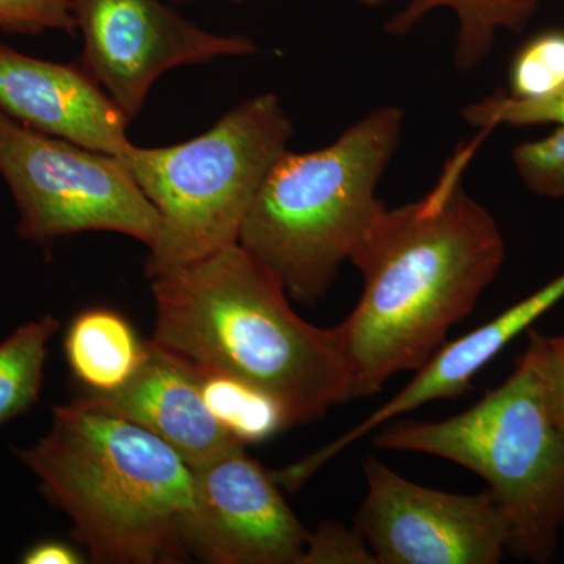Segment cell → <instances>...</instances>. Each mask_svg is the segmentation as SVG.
<instances>
[{"label":"cell","instance_id":"obj_3","mask_svg":"<svg viewBox=\"0 0 564 564\" xmlns=\"http://www.w3.org/2000/svg\"><path fill=\"white\" fill-rule=\"evenodd\" d=\"M17 454L43 496L68 514L93 562L176 564L191 556L195 475L161 437L79 397L55 406L50 433Z\"/></svg>","mask_w":564,"mask_h":564},{"label":"cell","instance_id":"obj_24","mask_svg":"<svg viewBox=\"0 0 564 564\" xmlns=\"http://www.w3.org/2000/svg\"><path fill=\"white\" fill-rule=\"evenodd\" d=\"M166 2L172 3V6H181V3H191L193 0H166ZM232 3H245L250 2V0H231Z\"/></svg>","mask_w":564,"mask_h":564},{"label":"cell","instance_id":"obj_18","mask_svg":"<svg viewBox=\"0 0 564 564\" xmlns=\"http://www.w3.org/2000/svg\"><path fill=\"white\" fill-rule=\"evenodd\" d=\"M463 120L486 132L497 126H564V88L538 99H518L507 91H497L481 101L464 107Z\"/></svg>","mask_w":564,"mask_h":564},{"label":"cell","instance_id":"obj_11","mask_svg":"<svg viewBox=\"0 0 564 564\" xmlns=\"http://www.w3.org/2000/svg\"><path fill=\"white\" fill-rule=\"evenodd\" d=\"M0 110L33 131L124 162L129 120L82 66L29 57L0 44Z\"/></svg>","mask_w":564,"mask_h":564},{"label":"cell","instance_id":"obj_21","mask_svg":"<svg viewBox=\"0 0 564 564\" xmlns=\"http://www.w3.org/2000/svg\"><path fill=\"white\" fill-rule=\"evenodd\" d=\"M0 31L20 35L77 32L70 0H0Z\"/></svg>","mask_w":564,"mask_h":564},{"label":"cell","instance_id":"obj_19","mask_svg":"<svg viewBox=\"0 0 564 564\" xmlns=\"http://www.w3.org/2000/svg\"><path fill=\"white\" fill-rule=\"evenodd\" d=\"M516 172L541 198H564V126L540 140L525 141L511 152Z\"/></svg>","mask_w":564,"mask_h":564},{"label":"cell","instance_id":"obj_1","mask_svg":"<svg viewBox=\"0 0 564 564\" xmlns=\"http://www.w3.org/2000/svg\"><path fill=\"white\" fill-rule=\"evenodd\" d=\"M473 152H456L423 198L384 207L351 256L361 299L337 325L351 399L372 397L397 373L422 369L502 269V231L462 185Z\"/></svg>","mask_w":564,"mask_h":564},{"label":"cell","instance_id":"obj_8","mask_svg":"<svg viewBox=\"0 0 564 564\" xmlns=\"http://www.w3.org/2000/svg\"><path fill=\"white\" fill-rule=\"evenodd\" d=\"M367 492L355 525L378 564H496L510 524L489 494L426 488L373 456L362 462Z\"/></svg>","mask_w":564,"mask_h":564},{"label":"cell","instance_id":"obj_4","mask_svg":"<svg viewBox=\"0 0 564 564\" xmlns=\"http://www.w3.org/2000/svg\"><path fill=\"white\" fill-rule=\"evenodd\" d=\"M400 107H378L322 150H285L262 182L239 245L291 299L321 302L386 204L378 185L402 139Z\"/></svg>","mask_w":564,"mask_h":564},{"label":"cell","instance_id":"obj_16","mask_svg":"<svg viewBox=\"0 0 564 564\" xmlns=\"http://www.w3.org/2000/svg\"><path fill=\"white\" fill-rule=\"evenodd\" d=\"M192 370L210 413L245 447L289 429L281 408L265 393L226 375Z\"/></svg>","mask_w":564,"mask_h":564},{"label":"cell","instance_id":"obj_23","mask_svg":"<svg viewBox=\"0 0 564 564\" xmlns=\"http://www.w3.org/2000/svg\"><path fill=\"white\" fill-rule=\"evenodd\" d=\"M21 562L24 564H80L85 563V560L73 545L47 540L29 547L22 555Z\"/></svg>","mask_w":564,"mask_h":564},{"label":"cell","instance_id":"obj_14","mask_svg":"<svg viewBox=\"0 0 564 564\" xmlns=\"http://www.w3.org/2000/svg\"><path fill=\"white\" fill-rule=\"evenodd\" d=\"M65 351L77 380L90 392L109 393L131 381L144 361L147 344L120 314L95 307L70 322Z\"/></svg>","mask_w":564,"mask_h":564},{"label":"cell","instance_id":"obj_15","mask_svg":"<svg viewBox=\"0 0 564 564\" xmlns=\"http://www.w3.org/2000/svg\"><path fill=\"white\" fill-rule=\"evenodd\" d=\"M61 328L52 315L21 325L0 343V426L39 402L50 343Z\"/></svg>","mask_w":564,"mask_h":564},{"label":"cell","instance_id":"obj_13","mask_svg":"<svg viewBox=\"0 0 564 564\" xmlns=\"http://www.w3.org/2000/svg\"><path fill=\"white\" fill-rule=\"evenodd\" d=\"M364 7L383 6L388 0H358ZM541 0H408L406 7L386 22L388 35H410L419 22L434 10H451L458 21L454 51L456 68L477 69L492 54L497 33L524 31L533 20Z\"/></svg>","mask_w":564,"mask_h":564},{"label":"cell","instance_id":"obj_9","mask_svg":"<svg viewBox=\"0 0 564 564\" xmlns=\"http://www.w3.org/2000/svg\"><path fill=\"white\" fill-rule=\"evenodd\" d=\"M70 13L84 41L82 68L129 121L166 70L258 52L248 36L204 31L166 0H70Z\"/></svg>","mask_w":564,"mask_h":564},{"label":"cell","instance_id":"obj_10","mask_svg":"<svg viewBox=\"0 0 564 564\" xmlns=\"http://www.w3.org/2000/svg\"><path fill=\"white\" fill-rule=\"evenodd\" d=\"M195 494L185 543L209 564H300L310 532L273 473L243 445L193 467Z\"/></svg>","mask_w":564,"mask_h":564},{"label":"cell","instance_id":"obj_2","mask_svg":"<svg viewBox=\"0 0 564 564\" xmlns=\"http://www.w3.org/2000/svg\"><path fill=\"white\" fill-rule=\"evenodd\" d=\"M151 343L192 369L226 375L278 403L289 429L351 399L337 326L292 310L284 285L239 243L152 278Z\"/></svg>","mask_w":564,"mask_h":564},{"label":"cell","instance_id":"obj_6","mask_svg":"<svg viewBox=\"0 0 564 564\" xmlns=\"http://www.w3.org/2000/svg\"><path fill=\"white\" fill-rule=\"evenodd\" d=\"M291 118L273 93L258 95L195 137L165 148H133L124 165L161 217L147 274L199 261L239 243L256 195L288 150Z\"/></svg>","mask_w":564,"mask_h":564},{"label":"cell","instance_id":"obj_5","mask_svg":"<svg viewBox=\"0 0 564 564\" xmlns=\"http://www.w3.org/2000/svg\"><path fill=\"white\" fill-rule=\"evenodd\" d=\"M377 432L378 448L437 456L484 478L510 524L508 552L533 563L554 558L564 530V436L525 362L463 413L395 419Z\"/></svg>","mask_w":564,"mask_h":564},{"label":"cell","instance_id":"obj_12","mask_svg":"<svg viewBox=\"0 0 564 564\" xmlns=\"http://www.w3.org/2000/svg\"><path fill=\"white\" fill-rule=\"evenodd\" d=\"M82 399L161 437L191 467L243 445L210 413L191 367L151 340L144 361L128 384Z\"/></svg>","mask_w":564,"mask_h":564},{"label":"cell","instance_id":"obj_20","mask_svg":"<svg viewBox=\"0 0 564 564\" xmlns=\"http://www.w3.org/2000/svg\"><path fill=\"white\" fill-rule=\"evenodd\" d=\"M529 333L521 361L536 377L549 414L564 436V334L544 336L532 329Z\"/></svg>","mask_w":564,"mask_h":564},{"label":"cell","instance_id":"obj_17","mask_svg":"<svg viewBox=\"0 0 564 564\" xmlns=\"http://www.w3.org/2000/svg\"><path fill=\"white\" fill-rule=\"evenodd\" d=\"M508 95L538 99L564 88V29L538 33L516 52L508 70Z\"/></svg>","mask_w":564,"mask_h":564},{"label":"cell","instance_id":"obj_7","mask_svg":"<svg viewBox=\"0 0 564 564\" xmlns=\"http://www.w3.org/2000/svg\"><path fill=\"white\" fill-rule=\"evenodd\" d=\"M0 176L25 240L51 243L87 231L118 232L151 248L161 217L124 163L28 128L0 110Z\"/></svg>","mask_w":564,"mask_h":564},{"label":"cell","instance_id":"obj_22","mask_svg":"<svg viewBox=\"0 0 564 564\" xmlns=\"http://www.w3.org/2000/svg\"><path fill=\"white\" fill-rule=\"evenodd\" d=\"M300 564H378L358 527L326 521L310 534Z\"/></svg>","mask_w":564,"mask_h":564}]
</instances>
